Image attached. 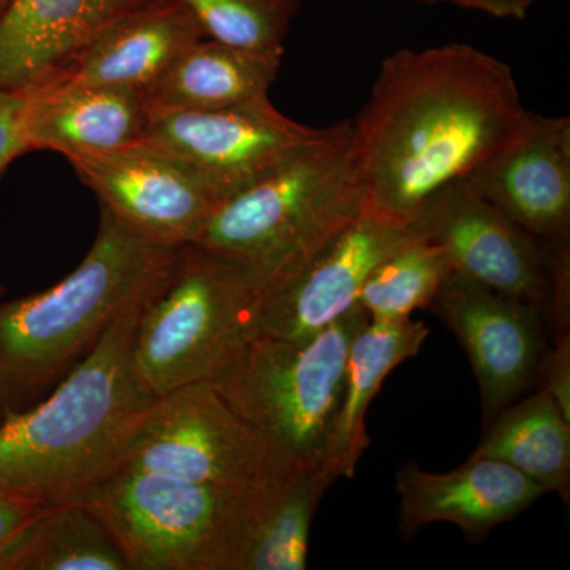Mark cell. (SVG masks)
<instances>
[{"label":"cell","mask_w":570,"mask_h":570,"mask_svg":"<svg viewBox=\"0 0 570 570\" xmlns=\"http://www.w3.org/2000/svg\"><path fill=\"white\" fill-rule=\"evenodd\" d=\"M202 39L204 31L181 3L149 0L108 22L59 75L73 81L148 91Z\"/></svg>","instance_id":"obj_18"},{"label":"cell","mask_w":570,"mask_h":570,"mask_svg":"<svg viewBox=\"0 0 570 570\" xmlns=\"http://www.w3.org/2000/svg\"><path fill=\"white\" fill-rule=\"evenodd\" d=\"M149 0H10L0 17V91L61 73L108 22Z\"/></svg>","instance_id":"obj_17"},{"label":"cell","mask_w":570,"mask_h":570,"mask_svg":"<svg viewBox=\"0 0 570 570\" xmlns=\"http://www.w3.org/2000/svg\"><path fill=\"white\" fill-rule=\"evenodd\" d=\"M420 2H426V3L450 2V3H455V0H420Z\"/></svg>","instance_id":"obj_31"},{"label":"cell","mask_w":570,"mask_h":570,"mask_svg":"<svg viewBox=\"0 0 570 570\" xmlns=\"http://www.w3.org/2000/svg\"><path fill=\"white\" fill-rule=\"evenodd\" d=\"M532 2L534 0H455V6L485 11L497 18L523 20Z\"/></svg>","instance_id":"obj_29"},{"label":"cell","mask_w":570,"mask_h":570,"mask_svg":"<svg viewBox=\"0 0 570 570\" xmlns=\"http://www.w3.org/2000/svg\"><path fill=\"white\" fill-rule=\"evenodd\" d=\"M430 330L420 321L367 322L352 341L344 373L343 396L326 445L322 472L333 483L354 478L370 445L366 412L382 382L404 360L419 354Z\"/></svg>","instance_id":"obj_19"},{"label":"cell","mask_w":570,"mask_h":570,"mask_svg":"<svg viewBox=\"0 0 570 570\" xmlns=\"http://www.w3.org/2000/svg\"><path fill=\"white\" fill-rule=\"evenodd\" d=\"M0 570H132L102 521L82 505L45 508L0 557Z\"/></svg>","instance_id":"obj_22"},{"label":"cell","mask_w":570,"mask_h":570,"mask_svg":"<svg viewBox=\"0 0 570 570\" xmlns=\"http://www.w3.org/2000/svg\"><path fill=\"white\" fill-rule=\"evenodd\" d=\"M10 0H0V17H2L3 11H6L7 6H9Z\"/></svg>","instance_id":"obj_30"},{"label":"cell","mask_w":570,"mask_h":570,"mask_svg":"<svg viewBox=\"0 0 570 570\" xmlns=\"http://www.w3.org/2000/svg\"><path fill=\"white\" fill-rule=\"evenodd\" d=\"M452 272L444 247L412 234L371 273L360 292L358 305L371 322L411 318L414 311L430 306L438 288Z\"/></svg>","instance_id":"obj_24"},{"label":"cell","mask_w":570,"mask_h":570,"mask_svg":"<svg viewBox=\"0 0 570 570\" xmlns=\"http://www.w3.org/2000/svg\"><path fill=\"white\" fill-rule=\"evenodd\" d=\"M539 387L546 390L561 414L570 422V335L554 337V347L547 351L539 370Z\"/></svg>","instance_id":"obj_27"},{"label":"cell","mask_w":570,"mask_h":570,"mask_svg":"<svg viewBox=\"0 0 570 570\" xmlns=\"http://www.w3.org/2000/svg\"><path fill=\"white\" fill-rule=\"evenodd\" d=\"M149 295L115 318L50 395L2 415L0 489L52 508L81 502L118 471L156 401L132 365L135 330Z\"/></svg>","instance_id":"obj_2"},{"label":"cell","mask_w":570,"mask_h":570,"mask_svg":"<svg viewBox=\"0 0 570 570\" xmlns=\"http://www.w3.org/2000/svg\"><path fill=\"white\" fill-rule=\"evenodd\" d=\"M530 115L508 63L471 45L393 52L352 121L365 208L409 227L442 187L519 137Z\"/></svg>","instance_id":"obj_1"},{"label":"cell","mask_w":570,"mask_h":570,"mask_svg":"<svg viewBox=\"0 0 570 570\" xmlns=\"http://www.w3.org/2000/svg\"><path fill=\"white\" fill-rule=\"evenodd\" d=\"M0 419H2V417H0Z\"/></svg>","instance_id":"obj_33"},{"label":"cell","mask_w":570,"mask_h":570,"mask_svg":"<svg viewBox=\"0 0 570 570\" xmlns=\"http://www.w3.org/2000/svg\"><path fill=\"white\" fill-rule=\"evenodd\" d=\"M181 249L142 238L102 208L91 249L69 276L0 299V417L58 384L115 318L163 283Z\"/></svg>","instance_id":"obj_3"},{"label":"cell","mask_w":570,"mask_h":570,"mask_svg":"<svg viewBox=\"0 0 570 570\" xmlns=\"http://www.w3.org/2000/svg\"><path fill=\"white\" fill-rule=\"evenodd\" d=\"M292 464L298 463L247 425L212 382H197L156 397L135 428L118 471L132 469L223 489H253Z\"/></svg>","instance_id":"obj_9"},{"label":"cell","mask_w":570,"mask_h":570,"mask_svg":"<svg viewBox=\"0 0 570 570\" xmlns=\"http://www.w3.org/2000/svg\"><path fill=\"white\" fill-rule=\"evenodd\" d=\"M193 13L206 39L243 50L284 55L299 0H176Z\"/></svg>","instance_id":"obj_25"},{"label":"cell","mask_w":570,"mask_h":570,"mask_svg":"<svg viewBox=\"0 0 570 570\" xmlns=\"http://www.w3.org/2000/svg\"><path fill=\"white\" fill-rule=\"evenodd\" d=\"M287 469L253 489L119 469L81 504L132 570H243L269 489Z\"/></svg>","instance_id":"obj_5"},{"label":"cell","mask_w":570,"mask_h":570,"mask_svg":"<svg viewBox=\"0 0 570 570\" xmlns=\"http://www.w3.org/2000/svg\"><path fill=\"white\" fill-rule=\"evenodd\" d=\"M332 485L322 471L288 468L269 489L243 570L306 569L311 524Z\"/></svg>","instance_id":"obj_23"},{"label":"cell","mask_w":570,"mask_h":570,"mask_svg":"<svg viewBox=\"0 0 570 570\" xmlns=\"http://www.w3.org/2000/svg\"><path fill=\"white\" fill-rule=\"evenodd\" d=\"M257 296L245 266L184 246L138 318L132 365L140 387L160 397L213 382L245 346Z\"/></svg>","instance_id":"obj_7"},{"label":"cell","mask_w":570,"mask_h":570,"mask_svg":"<svg viewBox=\"0 0 570 570\" xmlns=\"http://www.w3.org/2000/svg\"><path fill=\"white\" fill-rule=\"evenodd\" d=\"M22 92L26 141L31 151L50 149L71 159L126 148L145 137L149 104L141 89L56 75Z\"/></svg>","instance_id":"obj_16"},{"label":"cell","mask_w":570,"mask_h":570,"mask_svg":"<svg viewBox=\"0 0 570 570\" xmlns=\"http://www.w3.org/2000/svg\"><path fill=\"white\" fill-rule=\"evenodd\" d=\"M43 509L31 499L0 489V557Z\"/></svg>","instance_id":"obj_28"},{"label":"cell","mask_w":570,"mask_h":570,"mask_svg":"<svg viewBox=\"0 0 570 570\" xmlns=\"http://www.w3.org/2000/svg\"><path fill=\"white\" fill-rule=\"evenodd\" d=\"M26 92L0 91V176L21 154L31 151L24 134Z\"/></svg>","instance_id":"obj_26"},{"label":"cell","mask_w":570,"mask_h":570,"mask_svg":"<svg viewBox=\"0 0 570 570\" xmlns=\"http://www.w3.org/2000/svg\"><path fill=\"white\" fill-rule=\"evenodd\" d=\"M67 160L102 208L157 245H197L219 205L186 165L145 140Z\"/></svg>","instance_id":"obj_13"},{"label":"cell","mask_w":570,"mask_h":570,"mask_svg":"<svg viewBox=\"0 0 570 570\" xmlns=\"http://www.w3.org/2000/svg\"><path fill=\"white\" fill-rule=\"evenodd\" d=\"M406 225L363 208L294 275L255 299L247 340L306 341L358 305L371 273L411 238Z\"/></svg>","instance_id":"obj_11"},{"label":"cell","mask_w":570,"mask_h":570,"mask_svg":"<svg viewBox=\"0 0 570 570\" xmlns=\"http://www.w3.org/2000/svg\"><path fill=\"white\" fill-rule=\"evenodd\" d=\"M409 228L444 247L453 272L534 306L554 337L569 332V245L528 234L464 178L433 195Z\"/></svg>","instance_id":"obj_8"},{"label":"cell","mask_w":570,"mask_h":570,"mask_svg":"<svg viewBox=\"0 0 570 570\" xmlns=\"http://www.w3.org/2000/svg\"><path fill=\"white\" fill-rule=\"evenodd\" d=\"M281 59L205 37L145 91L149 110H223L266 99Z\"/></svg>","instance_id":"obj_20"},{"label":"cell","mask_w":570,"mask_h":570,"mask_svg":"<svg viewBox=\"0 0 570 570\" xmlns=\"http://www.w3.org/2000/svg\"><path fill=\"white\" fill-rule=\"evenodd\" d=\"M428 309L466 351L479 382L485 426L538 384L549 351V326L534 306L452 272Z\"/></svg>","instance_id":"obj_12"},{"label":"cell","mask_w":570,"mask_h":570,"mask_svg":"<svg viewBox=\"0 0 570 570\" xmlns=\"http://www.w3.org/2000/svg\"><path fill=\"white\" fill-rule=\"evenodd\" d=\"M367 322L355 305L306 341L250 337L212 384L277 452L322 471L348 351Z\"/></svg>","instance_id":"obj_6"},{"label":"cell","mask_w":570,"mask_h":570,"mask_svg":"<svg viewBox=\"0 0 570 570\" xmlns=\"http://www.w3.org/2000/svg\"><path fill=\"white\" fill-rule=\"evenodd\" d=\"M3 295H6V287H3L2 284H0V299L3 298Z\"/></svg>","instance_id":"obj_32"},{"label":"cell","mask_w":570,"mask_h":570,"mask_svg":"<svg viewBox=\"0 0 570 570\" xmlns=\"http://www.w3.org/2000/svg\"><path fill=\"white\" fill-rule=\"evenodd\" d=\"M352 121L216 206L197 245L249 269L266 288L294 275L365 208ZM257 296V298H258Z\"/></svg>","instance_id":"obj_4"},{"label":"cell","mask_w":570,"mask_h":570,"mask_svg":"<svg viewBox=\"0 0 570 570\" xmlns=\"http://www.w3.org/2000/svg\"><path fill=\"white\" fill-rule=\"evenodd\" d=\"M335 129L296 122L266 97L223 110H149L142 140L186 165L220 204Z\"/></svg>","instance_id":"obj_10"},{"label":"cell","mask_w":570,"mask_h":570,"mask_svg":"<svg viewBox=\"0 0 570 570\" xmlns=\"http://www.w3.org/2000/svg\"><path fill=\"white\" fill-rule=\"evenodd\" d=\"M466 181L494 208L550 246L569 245L570 119L530 115L519 137Z\"/></svg>","instance_id":"obj_14"},{"label":"cell","mask_w":570,"mask_h":570,"mask_svg":"<svg viewBox=\"0 0 570 570\" xmlns=\"http://www.w3.org/2000/svg\"><path fill=\"white\" fill-rule=\"evenodd\" d=\"M397 530L414 539L430 524H455L469 542L485 539L530 508L546 490L515 468L491 459H469L448 474L423 471L407 461L396 474Z\"/></svg>","instance_id":"obj_15"},{"label":"cell","mask_w":570,"mask_h":570,"mask_svg":"<svg viewBox=\"0 0 570 570\" xmlns=\"http://www.w3.org/2000/svg\"><path fill=\"white\" fill-rule=\"evenodd\" d=\"M485 428L471 459L502 461L569 501L570 422L546 390L517 401Z\"/></svg>","instance_id":"obj_21"}]
</instances>
